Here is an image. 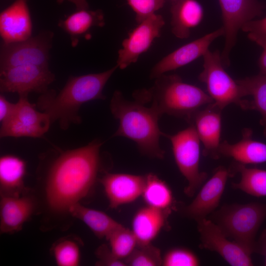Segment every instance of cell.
Returning <instances> with one entry per match:
<instances>
[{"mask_svg": "<svg viewBox=\"0 0 266 266\" xmlns=\"http://www.w3.org/2000/svg\"><path fill=\"white\" fill-rule=\"evenodd\" d=\"M53 33L43 31L18 42L2 43L0 51V70L21 65L48 67Z\"/></svg>", "mask_w": 266, "mask_h": 266, "instance_id": "obj_8", "label": "cell"}, {"mask_svg": "<svg viewBox=\"0 0 266 266\" xmlns=\"http://www.w3.org/2000/svg\"><path fill=\"white\" fill-rule=\"evenodd\" d=\"M127 266H162L163 257L161 250L152 243L137 245L134 250L124 260Z\"/></svg>", "mask_w": 266, "mask_h": 266, "instance_id": "obj_31", "label": "cell"}, {"mask_svg": "<svg viewBox=\"0 0 266 266\" xmlns=\"http://www.w3.org/2000/svg\"><path fill=\"white\" fill-rule=\"evenodd\" d=\"M69 213L83 222L100 238H106L123 225L103 212L90 208L79 202L72 206Z\"/></svg>", "mask_w": 266, "mask_h": 266, "instance_id": "obj_25", "label": "cell"}, {"mask_svg": "<svg viewBox=\"0 0 266 266\" xmlns=\"http://www.w3.org/2000/svg\"><path fill=\"white\" fill-rule=\"evenodd\" d=\"M58 26L70 36L72 47L76 46L79 38L94 27H101L105 22L103 12L100 9L76 10L65 19H61Z\"/></svg>", "mask_w": 266, "mask_h": 266, "instance_id": "obj_24", "label": "cell"}, {"mask_svg": "<svg viewBox=\"0 0 266 266\" xmlns=\"http://www.w3.org/2000/svg\"><path fill=\"white\" fill-rule=\"evenodd\" d=\"M224 34L222 27L176 49L154 66L150 72V78L156 79L166 72L176 69L203 57L209 50L213 41Z\"/></svg>", "mask_w": 266, "mask_h": 266, "instance_id": "obj_15", "label": "cell"}, {"mask_svg": "<svg viewBox=\"0 0 266 266\" xmlns=\"http://www.w3.org/2000/svg\"><path fill=\"white\" fill-rule=\"evenodd\" d=\"M146 176L123 173H106L100 179L111 208L132 202L142 194Z\"/></svg>", "mask_w": 266, "mask_h": 266, "instance_id": "obj_17", "label": "cell"}, {"mask_svg": "<svg viewBox=\"0 0 266 266\" xmlns=\"http://www.w3.org/2000/svg\"><path fill=\"white\" fill-rule=\"evenodd\" d=\"M247 36L250 40L255 42L263 49L258 61V65L260 73L266 74V34L248 33Z\"/></svg>", "mask_w": 266, "mask_h": 266, "instance_id": "obj_35", "label": "cell"}, {"mask_svg": "<svg viewBox=\"0 0 266 266\" xmlns=\"http://www.w3.org/2000/svg\"><path fill=\"white\" fill-rule=\"evenodd\" d=\"M219 154L233 159L243 164H255L266 162V144L252 138V131L244 129L242 138L231 144L226 140L221 142Z\"/></svg>", "mask_w": 266, "mask_h": 266, "instance_id": "obj_20", "label": "cell"}, {"mask_svg": "<svg viewBox=\"0 0 266 266\" xmlns=\"http://www.w3.org/2000/svg\"><path fill=\"white\" fill-rule=\"evenodd\" d=\"M241 30L247 33L266 34V17L246 23Z\"/></svg>", "mask_w": 266, "mask_h": 266, "instance_id": "obj_36", "label": "cell"}, {"mask_svg": "<svg viewBox=\"0 0 266 266\" xmlns=\"http://www.w3.org/2000/svg\"><path fill=\"white\" fill-rule=\"evenodd\" d=\"M170 141L176 165L187 181L185 194L193 197L207 178V174L200 170V140L192 124L175 134L165 133Z\"/></svg>", "mask_w": 266, "mask_h": 266, "instance_id": "obj_7", "label": "cell"}, {"mask_svg": "<svg viewBox=\"0 0 266 266\" xmlns=\"http://www.w3.org/2000/svg\"><path fill=\"white\" fill-rule=\"evenodd\" d=\"M257 253L265 257V265L266 266V230L262 233L261 237L257 241Z\"/></svg>", "mask_w": 266, "mask_h": 266, "instance_id": "obj_38", "label": "cell"}, {"mask_svg": "<svg viewBox=\"0 0 266 266\" xmlns=\"http://www.w3.org/2000/svg\"><path fill=\"white\" fill-rule=\"evenodd\" d=\"M32 22L26 0H15L0 13V35L4 43L20 42L32 36Z\"/></svg>", "mask_w": 266, "mask_h": 266, "instance_id": "obj_19", "label": "cell"}, {"mask_svg": "<svg viewBox=\"0 0 266 266\" xmlns=\"http://www.w3.org/2000/svg\"><path fill=\"white\" fill-rule=\"evenodd\" d=\"M165 22L163 16L156 13L139 23L123 41L118 51L117 66L123 69L137 62L140 55L147 51L155 39L160 36Z\"/></svg>", "mask_w": 266, "mask_h": 266, "instance_id": "obj_13", "label": "cell"}, {"mask_svg": "<svg viewBox=\"0 0 266 266\" xmlns=\"http://www.w3.org/2000/svg\"><path fill=\"white\" fill-rule=\"evenodd\" d=\"M117 68L116 65L102 72L70 76L58 94L48 90L41 94L36 105L49 116L52 123L57 121L62 129L66 130L71 124L81 122L78 113L83 104L105 98L103 88Z\"/></svg>", "mask_w": 266, "mask_h": 266, "instance_id": "obj_2", "label": "cell"}, {"mask_svg": "<svg viewBox=\"0 0 266 266\" xmlns=\"http://www.w3.org/2000/svg\"><path fill=\"white\" fill-rule=\"evenodd\" d=\"M231 169L239 173V182L233 183V187L256 197H266V170L257 168H249L245 165L236 162Z\"/></svg>", "mask_w": 266, "mask_h": 266, "instance_id": "obj_26", "label": "cell"}, {"mask_svg": "<svg viewBox=\"0 0 266 266\" xmlns=\"http://www.w3.org/2000/svg\"><path fill=\"white\" fill-rule=\"evenodd\" d=\"M146 103L152 102L162 116L167 114L183 118L189 122L198 110L213 102L210 96L200 88L183 81L176 74L161 75L154 86L147 90Z\"/></svg>", "mask_w": 266, "mask_h": 266, "instance_id": "obj_4", "label": "cell"}, {"mask_svg": "<svg viewBox=\"0 0 266 266\" xmlns=\"http://www.w3.org/2000/svg\"><path fill=\"white\" fill-rule=\"evenodd\" d=\"M171 14V32L177 38H188L191 30L198 26L203 17V9L196 0H173Z\"/></svg>", "mask_w": 266, "mask_h": 266, "instance_id": "obj_22", "label": "cell"}, {"mask_svg": "<svg viewBox=\"0 0 266 266\" xmlns=\"http://www.w3.org/2000/svg\"><path fill=\"white\" fill-rule=\"evenodd\" d=\"M106 239L114 255L124 261L131 255L137 245L133 231L123 226L112 232Z\"/></svg>", "mask_w": 266, "mask_h": 266, "instance_id": "obj_30", "label": "cell"}, {"mask_svg": "<svg viewBox=\"0 0 266 266\" xmlns=\"http://www.w3.org/2000/svg\"><path fill=\"white\" fill-rule=\"evenodd\" d=\"M68 1L74 4L76 10L89 9V4L86 0H56L57 3H62L64 1Z\"/></svg>", "mask_w": 266, "mask_h": 266, "instance_id": "obj_39", "label": "cell"}, {"mask_svg": "<svg viewBox=\"0 0 266 266\" xmlns=\"http://www.w3.org/2000/svg\"><path fill=\"white\" fill-rule=\"evenodd\" d=\"M224 31V47L221 58L224 67L230 65V55L235 45L238 32L247 22L261 16L264 5L258 0H218Z\"/></svg>", "mask_w": 266, "mask_h": 266, "instance_id": "obj_10", "label": "cell"}, {"mask_svg": "<svg viewBox=\"0 0 266 266\" xmlns=\"http://www.w3.org/2000/svg\"><path fill=\"white\" fill-rule=\"evenodd\" d=\"M139 23L163 7L166 0H127Z\"/></svg>", "mask_w": 266, "mask_h": 266, "instance_id": "obj_33", "label": "cell"}, {"mask_svg": "<svg viewBox=\"0 0 266 266\" xmlns=\"http://www.w3.org/2000/svg\"><path fill=\"white\" fill-rule=\"evenodd\" d=\"M27 94L19 95L15 109L11 116L1 123V138L41 137L52 123L49 116L39 111L28 100Z\"/></svg>", "mask_w": 266, "mask_h": 266, "instance_id": "obj_9", "label": "cell"}, {"mask_svg": "<svg viewBox=\"0 0 266 266\" xmlns=\"http://www.w3.org/2000/svg\"><path fill=\"white\" fill-rule=\"evenodd\" d=\"M200 264L197 256L185 248H172L163 256L162 266H198Z\"/></svg>", "mask_w": 266, "mask_h": 266, "instance_id": "obj_32", "label": "cell"}, {"mask_svg": "<svg viewBox=\"0 0 266 266\" xmlns=\"http://www.w3.org/2000/svg\"><path fill=\"white\" fill-rule=\"evenodd\" d=\"M16 103L8 101L2 94L0 95V122L2 123L9 118L14 112Z\"/></svg>", "mask_w": 266, "mask_h": 266, "instance_id": "obj_37", "label": "cell"}, {"mask_svg": "<svg viewBox=\"0 0 266 266\" xmlns=\"http://www.w3.org/2000/svg\"><path fill=\"white\" fill-rule=\"evenodd\" d=\"M26 163L20 157L11 154L0 158V196L18 197L27 192L24 184Z\"/></svg>", "mask_w": 266, "mask_h": 266, "instance_id": "obj_21", "label": "cell"}, {"mask_svg": "<svg viewBox=\"0 0 266 266\" xmlns=\"http://www.w3.org/2000/svg\"><path fill=\"white\" fill-rule=\"evenodd\" d=\"M134 101L126 100L122 93L115 91L110 102L114 117L119 121V127L113 136L126 137L134 141L140 153L149 157L163 159L165 152L160 144L164 135L159 128L161 115L152 106L147 107L135 94Z\"/></svg>", "mask_w": 266, "mask_h": 266, "instance_id": "obj_3", "label": "cell"}, {"mask_svg": "<svg viewBox=\"0 0 266 266\" xmlns=\"http://www.w3.org/2000/svg\"><path fill=\"white\" fill-rule=\"evenodd\" d=\"M168 210L146 205L140 208L133 216L132 230L138 245L151 243L165 226Z\"/></svg>", "mask_w": 266, "mask_h": 266, "instance_id": "obj_23", "label": "cell"}, {"mask_svg": "<svg viewBox=\"0 0 266 266\" xmlns=\"http://www.w3.org/2000/svg\"><path fill=\"white\" fill-rule=\"evenodd\" d=\"M145 176L142 196L146 205L161 210L169 209L173 203V198L168 185L153 173Z\"/></svg>", "mask_w": 266, "mask_h": 266, "instance_id": "obj_28", "label": "cell"}, {"mask_svg": "<svg viewBox=\"0 0 266 266\" xmlns=\"http://www.w3.org/2000/svg\"><path fill=\"white\" fill-rule=\"evenodd\" d=\"M48 67L21 65L0 70V91L18 95L35 92L42 94L55 80Z\"/></svg>", "mask_w": 266, "mask_h": 266, "instance_id": "obj_11", "label": "cell"}, {"mask_svg": "<svg viewBox=\"0 0 266 266\" xmlns=\"http://www.w3.org/2000/svg\"><path fill=\"white\" fill-rule=\"evenodd\" d=\"M236 81L244 97L252 96L251 110H257L261 113L260 124L263 127L264 135L266 137V74L259 73Z\"/></svg>", "mask_w": 266, "mask_h": 266, "instance_id": "obj_27", "label": "cell"}, {"mask_svg": "<svg viewBox=\"0 0 266 266\" xmlns=\"http://www.w3.org/2000/svg\"><path fill=\"white\" fill-rule=\"evenodd\" d=\"M208 219L218 225L227 237L252 254L257 253L255 237L266 219V203L225 204L211 213Z\"/></svg>", "mask_w": 266, "mask_h": 266, "instance_id": "obj_5", "label": "cell"}, {"mask_svg": "<svg viewBox=\"0 0 266 266\" xmlns=\"http://www.w3.org/2000/svg\"><path fill=\"white\" fill-rule=\"evenodd\" d=\"M230 175L229 170L223 166H218L192 202L184 208L183 214L196 222L207 218L219 206Z\"/></svg>", "mask_w": 266, "mask_h": 266, "instance_id": "obj_14", "label": "cell"}, {"mask_svg": "<svg viewBox=\"0 0 266 266\" xmlns=\"http://www.w3.org/2000/svg\"><path fill=\"white\" fill-rule=\"evenodd\" d=\"M197 223L201 248L217 253L231 266H253L251 254L237 243L229 240L213 221L207 218Z\"/></svg>", "mask_w": 266, "mask_h": 266, "instance_id": "obj_12", "label": "cell"}, {"mask_svg": "<svg viewBox=\"0 0 266 266\" xmlns=\"http://www.w3.org/2000/svg\"><path fill=\"white\" fill-rule=\"evenodd\" d=\"M101 140L66 150L54 151L40 174L38 210L53 227L71 216L69 209L86 197L100 168Z\"/></svg>", "mask_w": 266, "mask_h": 266, "instance_id": "obj_1", "label": "cell"}, {"mask_svg": "<svg viewBox=\"0 0 266 266\" xmlns=\"http://www.w3.org/2000/svg\"><path fill=\"white\" fill-rule=\"evenodd\" d=\"M52 253L58 266H77L80 261V248L75 239L61 238L52 246Z\"/></svg>", "mask_w": 266, "mask_h": 266, "instance_id": "obj_29", "label": "cell"}, {"mask_svg": "<svg viewBox=\"0 0 266 266\" xmlns=\"http://www.w3.org/2000/svg\"><path fill=\"white\" fill-rule=\"evenodd\" d=\"M203 58V70L198 78L205 84L213 104L221 110L231 103L243 110H250V100L242 99L245 97L242 90L224 69L219 51L209 50Z\"/></svg>", "mask_w": 266, "mask_h": 266, "instance_id": "obj_6", "label": "cell"}, {"mask_svg": "<svg viewBox=\"0 0 266 266\" xmlns=\"http://www.w3.org/2000/svg\"><path fill=\"white\" fill-rule=\"evenodd\" d=\"M222 110L212 103L196 112L189 122L203 144V155L214 159L220 157Z\"/></svg>", "mask_w": 266, "mask_h": 266, "instance_id": "obj_18", "label": "cell"}, {"mask_svg": "<svg viewBox=\"0 0 266 266\" xmlns=\"http://www.w3.org/2000/svg\"><path fill=\"white\" fill-rule=\"evenodd\" d=\"M38 210V201L33 194L27 192L18 197L0 196V233L11 234L21 230Z\"/></svg>", "mask_w": 266, "mask_h": 266, "instance_id": "obj_16", "label": "cell"}, {"mask_svg": "<svg viewBox=\"0 0 266 266\" xmlns=\"http://www.w3.org/2000/svg\"><path fill=\"white\" fill-rule=\"evenodd\" d=\"M96 257L98 261L97 266H126L125 261L116 257L111 251L109 246L105 244L100 246L96 250Z\"/></svg>", "mask_w": 266, "mask_h": 266, "instance_id": "obj_34", "label": "cell"}]
</instances>
